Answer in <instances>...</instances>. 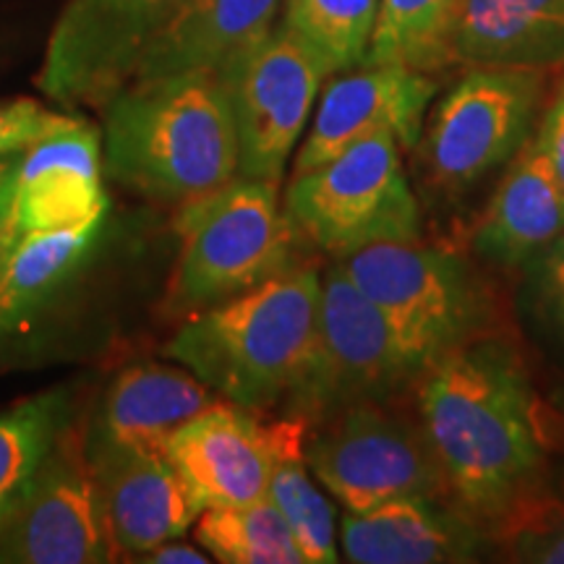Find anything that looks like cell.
Masks as SVG:
<instances>
[{
    "label": "cell",
    "instance_id": "cell-13",
    "mask_svg": "<svg viewBox=\"0 0 564 564\" xmlns=\"http://www.w3.org/2000/svg\"><path fill=\"white\" fill-rule=\"evenodd\" d=\"M436 82L403 66H361L327 84L308 137L295 154L293 175L312 171L373 133H392L403 150L421 141Z\"/></svg>",
    "mask_w": 564,
    "mask_h": 564
},
{
    "label": "cell",
    "instance_id": "cell-18",
    "mask_svg": "<svg viewBox=\"0 0 564 564\" xmlns=\"http://www.w3.org/2000/svg\"><path fill=\"white\" fill-rule=\"evenodd\" d=\"M220 403L196 373L137 364L112 379L87 434V455L165 453L171 436L204 408Z\"/></svg>",
    "mask_w": 564,
    "mask_h": 564
},
{
    "label": "cell",
    "instance_id": "cell-25",
    "mask_svg": "<svg viewBox=\"0 0 564 564\" xmlns=\"http://www.w3.org/2000/svg\"><path fill=\"white\" fill-rule=\"evenodd\" d=\"M463 0H379L364 63L434 74L447 68V37Z\"/></svg>",
    "mask_w": 564,
    "mask_h": 564
},
{
    "label": "cell",
    "instance_id": "cell-31",
    "mask_svg": "<svg viewBox=\"0 0 564 564\" xmlns=\"http://www.w3.org/2000/svg\"><path fill=\"white\" fill-rule=\"evenodd\" d=\"M533 137L539 141L541 150H544L549 162H552L556 178L564 186V84L554 95V100L546 105Z\"/></svg>",
    "mask_w": 564,
    "mask_h": 564
},
{
    "label": "cell",
    "instance_id": "cell-4",
    "mask_svg": "<svg viewBox=\"0 0 564 564\" xmlns=\"http://www.w3.org/2000/svg\"><path fill=\"white\" fill-rule=\"evenodd\" d=\"M178 232L181 253L165 312L181 319L293 270L301 238L280 204L278 183L243 175L181 207Z\"/></svg>",
    "mask_w": 564,
    "mask_h": 564
},
{
    "label": "cell",
    "instance_id": "cell-23",
    "mask_svg": "<svg viewBox=\"0 0 564 564\" xmlns=\"http://www.w3.org/2000/svg\"><path fill=\"white\" fill-rule=\"evenodd\" d=\"M312 426L299 415H280L274 421V465L267 497L278 505L299 541L306 564L340 560L335 533V505L308 476L306 440Z\"/></svg>",
    "mask_w": 564,
    "mask_h": 564
},
{
    "label": "cell",
    "instance_id": "cell-21",
    "mask_svg": "<svg viewBox=\"0 0 564 564\" xmlns=\"http://www.w3.org/2000/svg\"><path fill=\"white\" fill-rule=\"evenodd\" d=\"M447 66H564V0H463Z\"/></svg>",
    "mask_w": 564,
    "mask_h": 564
},
{
    "label": "cell",
    "instance_id": "cell-3",
    "mask_svg": "<svg viewBox=\"0 0 564 564\" xmlns=\"http://www.w3.org/2000/svg\"><path fill=\"white\" fill-rule=\"evenodd\" d=\"M322 278L299 267L188 316L162 356L249 411L280 408L312 358Z\"/></svg>",
    "mask_w": 564,
    "mask_h": 564
},
{
    "label": "cell",
    "instance_id": "cell-27",
    "mask_svg": "<svg viewBox=\"0 0 564 564\" xmlns=\"http://www.w3.org/2000/svg\"><path fill=\"white\" fill-rule=\"evenodd\" d=\"M379 0H285V21L327 76L361 66L369 53Z\"/></svg>",
    "mask_w": 564,
    "mask_h": 564
},
{
    "label": "cell",
    "instance_id": "cell-1",
    "mask_svg": "<svg viewBox=\"0 0 564 564\" xmlns=\"http://www.w3.org/2000/svg\"><path fill=\"white\" fill-rule=\"evenodd\" d=\"M421 426L449 494L478 523L499 528L539 494L546 432L523 356L478 335L419 379Z\"/></svg>",
    "mask_w": 564,
    "mask_h": 564
},
{
    "label": "cell",
    "instance_id": "cell-10",
    "mask_svg": "<svg viewBox=\"0 0 564 564\" xmlns=\"http://www.w3.org/2000/svg\"><path fill=\"white\" fill-rule=\"evenodd\" d=\"M186 0H68L47 40L37 87L66 108H105Z\"/></svg>",
    "mask_w": 564,
    "mask_h": 564
},
{
    "label": "cell",
    "instance_id": "cell-19",
    "mask_svg": "<svg viewBox=\"0 0 564 564\" xmlns=\"http://www.w3.org/2000/svg\"><path fill=\"white\" fill-rule=\"evenodd\" d=\"M564 236V186L535 137L514 154L474 232L484 262L520 270Z\"/></svg>",
    "mask_w": 564,
    "mask_h": 564
},
{
    "label": "cell",
    "instance_id": "cell-9",
    "mask_svg": "<svg viewBox=\"0 0 564 564\" xmlns=\"http://www.w3.org/2000/svg\"><path fill=\"white\" fill-rule=\"evenodd\" d=\"M306 460L324 489L348 512L403 497H447L449 486L421 421L356 405L308 432Z\"/></svg>",
    "mask_w": 564,
    "mask_h": 564
},
{
    "label": "cell",
    "instance_id": "cell-11",
    "mask_svg": "<svg viewBox=\"0 0 564 564\" xmlns=\"http://www.w3.org/2000/svg\"><path fill=\"white\" fill-rule=\"evenodd\" d=\"M327 70L278 26L223 76L238 131V175L280 183Z\"/></svg>",
    "mask_w": 564,
    "mask_h": 564
},
{
    "label": "cell",
    "instance_id": "cell-33",
    "mask_svg": "<svg viewBox=\"0 0 564 564\" xmlns=\"http://www.w3.org/2000/svg\"><path fill=\"white\" fill-rule=\"evenodd\" d=\"M137 562H147V564H204V562H209V554H202L199 549H194V546L165 541V544L154 546L152 552L137 556Z\"/></svg>",
    "mask_w": 564,
    "mask_h": 564
},
{
    "label": "cell",
    "instance_id": "cell-12",
    "mask_svg": "<svg viewBox=\"0 0 564 564\" xmlns=\"http://www.w3.org/2000/svg\"><path fill=\"white\" fill-rule=\"evenodd\" d=\"M118 549L105 523L87 436L68 423L17 510L0 520V562L100 564Z\"/></svg>",
    "mask_w": 564,
    "mask_h": 564
},
{
    "label": "cell",
    "instance_id": "cell-29",
    "mask_svg": "<svg viewBox=\"0 0 564 564\" xmlns=\"http://www.w3.org/2000/svg\"><path fill=\"white\" fill-rule=\"evenodd\" d=\"M505 533L507 560L564 564V499H533L497 528Z\"/></svg>",
    "mask_w": 564,
    "mask_h": 564
},
{
    "label": "cell",
    "instance_id": "cell-5",
    "mask_svg": "<svg viewBox=\"0 0 564 564\" xmlns=\"http://www.w3.org/2000/svg\"><path fill=\"white\" fill-rule=\"evenodd\" d=\"M421 377L387 316L335 262L322 278L312 358L280 411L314 429L348 408L390 403Z\"/></svg>",
    "mask_w": 564,
    "mask_h": 564
},
{
    "label": "cell",
    "instance_id": "cell-26",
    "mask_svg": "<svg viewBox=\"0 0 564 564\" xmlns=\"http://www.w3.org/2000/svg\"><path fill=\"white\" fill-rule=\"evenodd\" d=\"M194 535L204 552L225 564H306L291 525L270 497L204 510Z\"/></svg>",
    "mask_w": 564,
    "mask_h": 564
},
{
    "label": "cell",
    "instance_id": "cell-2",
    "mask_svg": "<svg viewBox=\"0 0 564 564\" xmlns=\"http://www.w3.org/2000/svg\"><path fill=\"white\" fill-rule=\"evenodd\" d=\"M102 165L154 202L186 204L238 178V131L215 74L139 79L105 105Z\"/></svg>",
    "mask_w": 564,
    "mask_h": 564
},
{
    "label": "cell",
    "instance_id": "cell-28",
    "mask_svg": "<svg viewBox=\"0 0 564 564\" xmlns=\"http://www.w3.org/2000/svg\"><path fill=\"white\" fill-rule=\"evenodd\" d=\"M520 270V312L535 333L564 348V236L535 253Z\"/></svg>",
    "mask_w": 564,
    "mask_h": 564
},
{
    "label": "cell",
    "instance_id": "cell-17",
    "mask_svg": "<svg viewBox=\"0 0 564 564\" xmlns=\"http://www.w3.org/2000/svg\"><path fill=\"white\" fill-rule=\"evenodd\" d=\"M118 554H147L186 535L204 507L165 453L89 455Z\"/></svg>",
    "mask_w": 564,
    "mask_h": 564
},
{
    "label": "cell",
    "instance_id": "cell-7",
    "mask_svg": "<svg viewBox=\"0 0 564 564\" xmlns=\"http://www.w3.org/2000/svg\"><path fill=\"white\" fill-rule=\"evenodd\" d=\"M340 264L387 316L423 373L484 335L489 295L457 251L419 241L377 243Z\"/></svg>",
    "mask_w": 564,
    "mask_h": 564
},
{
    "label": "cell",
    "instance_id": "cell-22",
    "mask_svg": "<svg viewBox=\"0 0 564 564\" xmlns=\"http://www.w3.org/2000/svg\"><path fill=\"white\" fill-rule=\"evenodd\" d=\"M105 217L61 230L21 232L0 262V333L17 329L70 274L97 243Z\"/></svg>",
    "mask_w": 564,
    "mask_h": 564
},
{
    "label": "cell",
    "instance_id": "cell-14",
    "mask_svg": "<svg viewBox=\"0 0 564 564\" xmlns=\"http://www.w3.org/2000/svg\"><path fill=\"white\" fill-rule=\"evenodd\" d=\"M165 455L204 510L259 502L270 494L274 421H259L249 408L215 403L183 423Z\"/></svg>",
    "mask_w": 564,
    "mask_h": 564
},
{
    "label": "cell",
    "instance_id": "cell-15",
    "mask_svg": "<svg viewBox=\"0 0 564 564\" xmlns=\"http://www.w3.org/2000/svg\"><path fill=\"white\" fill-rule=\"evenodd\" d=\"M102 171V131L82 118L26 147L13 194L17 236L76 228L105 217Z\"/></svg>",
    "mask_w": 564,
    "mask_h": 564
},
{
    "label": "cell",
    "instance_id": "cell-8",
    "mask_svg": "<svg viewBox=\"0 0 564 564\" xmlns=\"http://www.w3.org/2000/svg\"><path fill=\"white\" fill-rule=\"evenodd\" d=\"M544 89L539 68L470 66L444 91L421 133L426 181L460 196L510 165L535 133Z\"/></svg>",
    "mask_w": 564,
    "mask_h": 564
},
{
    "label": "cell",
    "instance_id": "cell-20",
    "mask_svg": "<svg viewBox=\"0 0 564 564\" xmlns=\"http://www.w3.org/2000/svg\"><path fill=\"white\" fill-rule=\"evenodd\" d=\"M280 0H186L165 32L147 47L137 76H223L272 32Z\"/></svg>",
    "mask_w": 564,
    "mask_h": 564
},
{
    "label": "cell",
    "instance_id": "cell-6",
    "mask_svg": "<svg viewBox=\"0 0 564 564\" xmlns=\"http://www.w3.org/2000/svg\"><path fill=\"white\" fill-rule=\"evenodd\" d=\"M392 133H373L293 175L285 212L303 241L335 262L377 243L421 238V207Z\"/></svg>",
    "mask_w": 564,
    "mask_h": 564
},
{
    "label": "cell",
    "instance_id": "cell-32",
    "mask_svg": "<svg viewBox=\"0 0 564 564\" xmlns=\"http://www.w3.org/2000/svg\"><path fill=\"white\" fill-rule=\"evenodd\" d=\"M17 171L19 158L0 160V262L6 251L17 241V228H13V194H17Z\"/></svg>",
    "mask_w": 564,
    "mask_h": 564
},
{
    "label": "cell",
    "instance_id": "cell-24",
    "mask_svg": "<svg viewBox=\"0 0 564 564\" xmlns=\"http://www.w3.org/2000/svg\"><path fill=\"white\" fill-rule=\"evenodd\" d=\"M70 421L66 387L32 394L0 413V520L17 510Z\"/></svg>",
    "mask_w": 564,
    "mask_h": 564
},
{
    "label": "cell",
    "instance_id": "cell-30",
    "mask_svg": "<svg viewBox=\"0 0 564 564\" xmlns=\"http://www.w3.org/2000/svg\"><path fill=\"white\" fill-rule=\"evenodd\" d=\"M74 116H61L34 100H0V160L21 154L34 141L63 129Z\"/></svg>",
    "mask_w": 564,
    "mask_h": 564
},
{
    "label": "cell",
    "instance_id": "cell-16",
    "mask_svg": "<svg viewBox=\"0 0 564 564\" xmlns=\"http://www.w3.org/2000/svg\"><path fill=\"white\" fill-rule=\"evenodd\" d=\"M340 539L356 564H468L486 560L491 549L484 523L442 497H403L348 512Z\"/></svg>",
    "mask_w": 564,
    "mask_h": 564
}]
</instances>
